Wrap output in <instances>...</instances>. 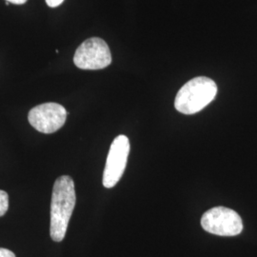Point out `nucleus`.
Segmentation results:
<instances>
[{
  "mask_svg": "<svg viewBox=\"0 0 257 257\" xmlns=\"http://www.w3.org/2000/svg\"><path fill=\"white\" fill-rule=\"evenodd\" d=\"M74 63L81 70L104 69L111 63L110 48L101 38H89L77 48Z\"/></svg>",
  "mask_w": 257,
  "mask_h": 257,
  "instance_id": "obj_4",
  "label": "nucleus"
},
{
  "mask_svg": "<svg viewBox=\"0 0 257 257\" xmlns=\"http://www.w3.org/2000/svg\"><path fill=\"white\" fill-rule=\"evenodd\" d=\"M68 112L60 104L49 102L36 106L30 110V124L42 134H53L64 126Z\"/></svg>",
  "mask_w": 257,
  "mask_h": 257,
  "instance_id": "obj_6",
  "label": "nucleus"
},
{
  "mask_svg": "<svg viewBox=\"0 0 257 257\" xmlns=\"http://www.w3.org/2000/svg\"><path fill=\"white\" fill-rule=\"evenodd\" d=\"M5 4H6V5H7V6H9L10 2H8V1H5Z\"/></svg>",
  "mask_w": 257,
  "mask_h": 257,
  "instance_id": "obj_11",
  "label": "nucleus"
},
{
  "mask_svg": "<svg viewBox=\"0 0 257 257\" xmlns=\"http://www.w3.org/2000/svg\"><path fill=\"white\" fill-rule=\"evenodd\" d=\"M203 229L219 236H235L243 230V222L236 211L226 207H215L201 218Z\"/></svg>",
  "mask_w": 257,
  "mask_h": 257,
  "instance_id": "obj_3",
  "label": "nucleus"
},
{
  "mask_svg": "<svg viewBox=\"0 0 257 257\" xmlns=\"http://www.w3.org/2000/svg\"><path fill=\"white\" fill-rule=\"evenodd\" d=\"M76 203L74 180L62 175L55 180L51 203L50 234L55 242L64 239Z\"/></svg>",
  "mask_w": 257,
  "mask_h": 257,
  "instance_id": "obj_1",
  "label": "nucleus"
},
{
  "mask_svg": "<svg viewBox=\"0 0 257 257\" xmlns=\"http://www.w3.org/2000/svg\"><path fill=\"white\" fill-rule=\"evenodd\" d=\"M217 93L215 82L206 76L188 81L175 96V107L184 114H194L211 103Z\"/></svg>",
  "mask_w": 257,
  "mask_h": 257,
  "instance_id": "obj_2",
  "label": "nucleus"
},
{
  "mask_svg": "<svg viewBox=\"0 0 257 257\" xmlns=\"http://www.w3.org/2000/svg\"><path fill=\"white\" fill-rule=\"evenodd\" d=\"M0 257H16V254L10 249L0 248Z\"/></svg>",
  "mask_w": 257,
  "mask_h": 257,
  "instance_id": "obj_8",
  "label": "nucleus"
},
{
  "mask_svg": "<svg viewBox=\"0 0 257 257\" xmlns=\"http://www.w3.org/2000/svg\"><path fill=\"white\" fill-rule=\"evenodd\" d=\"M63 1L64 0H46V3L49 7L55 8V7H58L59 5H61L63 3Z\"/></svg>",
  "mask_w": 257,
  "mask_h": 257,
  "instance_id": "obj_9",
  "label": "nucleus"
},
{
  "mask_svg": "<svg viewBox=\"0 0 257 257\" xmlns=\"http://www.w3.org/2000/svg\"><path fill=\"white\" fill-rule=\"evenodd\" d=\"M9 209V195L0 190V217L3 216Z\"/></svg>",
  "mask_w": 257,
  "mask_h": 257,
  "instance_id": "obj_7",
  "label": "nucleus"
},
{
  "mask_svg": "<svg viewBox=\"0 0 257 257\" xmlns=\"http://www.w3.org/2000/svg\"><path fill=\"white\" fill-rule=\"evenodd\" d=\"M5 1H8L10 3L16 4V5H22L27 2V0H5Z\"/></svg>",
  "mask_w": 257,
  "mask_h": 257,
  "instance_id": "obj_10",
  "label": "nucleus"
},
{
  "mask_svg": "<svg viewBox=\"0 0 257 257\" xmlns=\"http://www.w3.org/2000/svg\"><path fill=\"white\" fill-rule=\"evenodd\" d=\"M130 149V141L126 136H118L112 141L103 173L105 188L110 189L118 183L125 172Z\"/></svg>",
  "mask_w": 257,
  "mask_h": 257,
  "instance_id": "obj_5",
  "label": "nucleus"
}]
</instances>
